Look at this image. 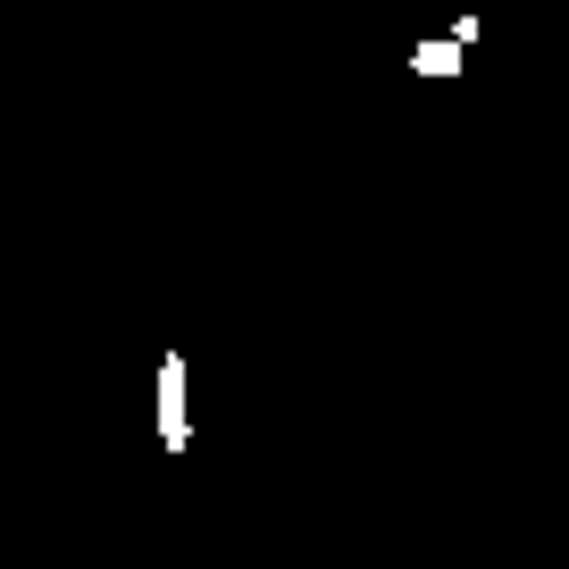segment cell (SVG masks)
I'll return each instance as SVG.
<instances>
[{
  "label": "cell",
  "mask_w": 569,
  "mask_h": 569,
  "mask_svg": "<svg viewBox=\"0 0 569 569\" xmlns=\"http://www.w3.org/2000/svg\"><path fill=\"white\" fill-rule=\"evenodd\" d=\"M151 427H160V452H193V360L160 352L151 369Z\"/></svg>",
  "instance_id": "1"
},
{
  "label": "cell",
  "mask_w": 569,
  "mask_h": 569,
  "mask_svg": "<svg viewBox=\"0 0 569 569\" xmlns=\"http://www.w3.org/2000/svg\"><path fill=\"white\" fill-rule=\"evenodd\" d=\"M410 76H427V84H461L469 51H461V42H445V34H419V42H410Z\"/></svg>",
  "instance_id": "2"
}]
</instances>
